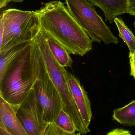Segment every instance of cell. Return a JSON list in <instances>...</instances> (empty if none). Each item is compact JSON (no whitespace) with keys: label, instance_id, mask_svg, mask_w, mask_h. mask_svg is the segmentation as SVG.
<instances>
[{"label":"cell","instance_id":"1","mask_svg":"<svg viewBox=\"0 0 135 135\" xmlns=\"http://www.w3.org/2000/svg\"><path fill=\"white\" fill-rule=\"evenodd\" d=\"M35 12L41 29L62 44L70 54L83 56L92 50L93 41L63 2L51 1Z\"/></svg>","mask_w":135,"mask_h":135},{"label":"cell","instance_id":"2","mask_svg":"<svg viewBox=\"0 0 135 135\" xmlns=\"http://www.w3.org/2000/svg\"><path fill=\"white\" fill-rule=\"evenodd\" d=\"M42 57L33 40L10 65L0 79V97L14 107L25 100L38 78Z\"/></svg>","mask_w":135,"mask_h":135},{"label":"cell","instance_id":"3","mask_svg":"<svg viewBox=\"0 0 135 135\" xmlns=\"http://www.w3.org/2000/svg\"><path fill=\"white\" fill-rule=\"evenodd\" d=\"M40 52L48 74L58 92L63 104V109L73 121L77 131L81 134L90 132L75 104L67 76V70L58 63L48 47L43 31L40 30L34 40Z\"/></svg>","mask_w":135,"mask_h":135},{"label":"cell","instance_id":"4","mask_svg":"<svg viewBox=\"0 0 135 135\" xmlns=\"http://www.w3.org/2000/svg\"><path fill=\"white\" fill-rule=\"evenodd\" d=\"M0 22L3 26L0 54L17 45L32 42L41 29L35 11L9 9L2 12Z\"/></svg>","mask_w":135,"mask_h":135},{"label":"cell","instance_id":"5","mask_svg":"<svg viewBox=\"0 0 135 135\" xmlns=\"http://www.w3.org/2000/svg\"><path fill=\"white\" fill-rule=\"evenodd\" d=\"M67 8L75 20L93 42L118 44L119 40L88 0H65Z\"/></svg>","mask_w":135,"mask_h":135},{"label":"cell","instance_id":"6","mask_svg":"<svg viewBox=\"0 0 135 135\" xmlns=\"http://www.w3.org/2000/svg\"><path fill=\"white\" fill-rule=\"evenodd\" d=\"M33 89L44 122L46 124L54 123L63 109V104L58 92L48 74L42 57L38 78Z\"/></svg>","mask_w":135,"mask_h":135},{"label":"cell","instance_id":"7","mask_svg":"<svg viewBox=\"0 0 135 135\" xmlns=\"http://www.w3.org/2000/svg\"><path fill=\"white\" fill-rule=\"evenodd\" d=\"M14 108L28 135L42 134L46 124L43 120L33 89L25 100L18 107Z\"/></svg>","mask_w":135,"mask_h":135},{"label":"cell","instance_id":"8","mask_svg":"<svg viewBox=\"0 0 135 135\" xmlns=\"http://www.w3.org/2000/svg\"><path fill=\"white\" fill-rule=\"evenodd\" d=\"M69 85L75 104L85 124L89 127L92 114L91 104L87 92L80 81L71 72L66 71Z\"/></svg>","mask_w":135,"mask_h":135},{"label":"cell","instance_id":"9","mask_svg":"<svg viewBox=\"0 0 135 135\" xmlns=\"http://www.w3.org/2000/svg\"><path fill=\"white\" fill-rule=\"evenodd\" d=\"M0 124L11 135H28L17 115L14 107L0 97Z\"/></svg>","mask_w":135,"mask_h":135},{"label":"cell","instance_id":"10","mask_svg":"<svg viewBox=\"0 0 135 135\" xmlns=\"http://www.w3.org/2000/svg\"><path fill=\"white\" fill-rule=\"evenodd\" d=\"M94 6L100 8L104 14L105 21L110 24L120 15L127 13V0H88Z\"/></svg>","mask_w":135,"mask_h":135},{"label":"cell","instance_id":"11","mask_svg":"<svg viewBox=\"0 0 135 135\" xmlns=\"http://www.w3.org/2000/svg\"><path fill=\"white\" fill-rule=\"evenodd\" d=\"M42 30L44 33L49 49L58 63L63 67H71L73 61L68 51L60 43Z\"/></svg>","mask_w":135,"mask_h":135},{"label":"cell","instance_id":"12","mask_svg":"<svg viewBox=\"0 0 135 135\" xmlns=\"http://www.w3.org/2000/svg\"><path fill=\"white\" fill-rule=\"evenodd\" d=\"M113 118L120 124L128 126L135 125V100L125 106L114 110Z\"/></svg>","mask_w":135,"mask_h":135},{"label":"cell","instance_id":"13","mask_svg":"<svg viewBox=\"0 0 135 135\" xmlns=\"http://www.w3.org/2000/svg\"><path fill=\"white\" fill-rule=\"evenodd\" d=\"M30 43L17 45L4 54H0V79L3 77L10 65Z\"/></svg>","mask_w":135,"mask_h":135},{"label":"cell","instance_id":"14","mask_svg":"<svg viewBox=\"0 0 135 135\" xmlns=\"http://www.w3.org/2000/svg\"><path fill=\"white\" fill-rule=\"evenodd\" d=\"M119 32V36L126 44L130 50L129 55L135 53V36L123 20L117 17L114 20Z\"/></svg>","mask_w":135,"mask_h":135},{"label":"cell","instance_id":"15","mask_svg":"<svg viewBox=\"0 0 135 135\" xmlns=\"http://www.w3.org/2000/svg\"><path fill=\"white\" fill-rule=\"evenodd\" d=\"M56 126L67 133L76 134L77 131L75 124L72 119L63 109L54 121Z\"/></svg>","mask_w":135,"mask_h":135},{"label":"cell","instance_id":"16","mask_svg":"<svg viewBox=\"0 0 135 135\" xmlns=\"http://www.w3.org/2000/svg\"><path fill=\"white\" fill-rule=\"evenodd\" d=\"M41 135H81V134L79 132L75 134L67 133L58 127L54 123H50L47 124Z\"/></svg>","mask_w":135,"mask_h":135},{"label":"cell","instance_id":"17","mask_svg":"<svg viewBox=\"0 0 135 135\" xmlns=\"http://www.w3.org/2000/svg\"><path fill=\"white\" fill-rule=\"evenodd\" d=\"M107 135H132L131 132L128 130L122 128H116L109 132Z\"/></svg>","mask_w":135,"mask_h":135},{"label":"cell","instance_id":"18","mask_svg":"<svg viewBox=\"0 0 135 135\" xmlns=\"http://www.w3.org/2000/svg\"><path fill=\"white\" fill-rule=\"evenodd\" d=\"M127 13L135 16V0H127Z\"/></svg>","mask_w":135,"mask_h":135},{"label":"cell","instance_id":"19","mask_svg":"<svg viewBox=\"0 0 135 135\" xmlns=\"http://www.w3.org/2000/svg\"><path fill=\"white\" fill-rule=\"evenodd\" d=\"M130 58V67L131 72L130 75L133 76L135 79V56L134 55H129Z\"/></svg>","mask_w":135,"mask_h":135},{"label":"cell","instance_id":"20","mask_svg":"<svg viewBox=\"0 0 135 135\" xmlns=\"http://www.w3.org/2000/svg\"><path fill=\"white\" fill-rule=\"evenodd\" d=\"M0 135H11L4 128L2 125L0 124Z\"/></svg>","mask_w":135,"mask_h":135},{"label":"cell","instance_id":"21","mask_svg":"<svg viewBox=\"0 0 135 135\" xmlns=\"http://www.w3.org/2000/svg\"><path fill=\"white\" fill-rule=\"evenodd\" d=\"M10 1L12 0H0V8H1L6 6Z\"/></svg>","mask_w":135,"mask_h":135},{"label":"cell","instance_id":"22","mask_svg":"<svg viewBox=\"0 0 135 135\" xmlns=\"http://www.w3.org/2000/svg\"><path fill=\"white\" fill-rule=\"evenodd\" d=\"M24 0H12V2H23Z\"/></svg>","mask_w":135,"mask_h":135},{"label":"cell","instance_id":"23","mask_svg":"<svg viewBox=\"0 0 135 135\" xmlns=\"http://www.w3.org/2000/svg\"><path fill=\"white\" fill-rule=\"evenodd\" d=\"M134 28L135 29V21L134 22Z\"/></svg>","mask_w":135,"mask_h":135},{"label":"cell","instance_id":"24","mask_svg":"<svg viewBox=\"0 0 135 135\" xmlns=\"http://www.w3.org/2000/svg\"><path fill=\"white\" fill-rule=\"evenodd\" d=\"M133 55H134V56H135V53H134V54Z\"/></svg>","mask_w":135,"mask_h":135}]
</instances>
